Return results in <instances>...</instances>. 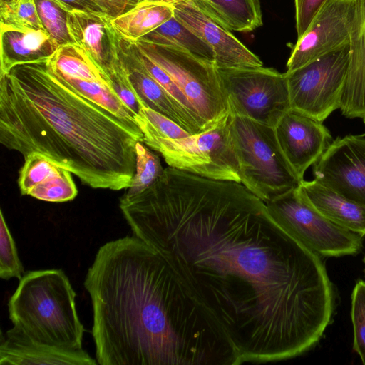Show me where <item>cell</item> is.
I'll return each instance as SVG.
<instances>
[{"instance_id": "cell-12", "label": "cell", "mask_w": 365, "mask_h": 365, "mask_svg": "<svg viewBox=\"0 0 365 365\" xmlns=\"http://www.w3.org/2000/svg\"><path fill=\"white\" fill-rule=\"evenodd\" d=\"M314 180L365 206V134L331 142L313 165Z\"/></svg>"}, {"instance_id": "cell-25", "label": "cell", "mask_w": 365, "mask_h": 365, "mask_svg": "<svg viewBox=\"0 0 365 365\" xmlns=\"http://www.w3.org/2000/svg\"><path fill=\"white\" fill-rule=\"evenodd\" d=\"M135 170L130 185L122 197L135 196L151 186L162 175L164 168L158 155L152 152L142 141L135 148Z\"/></svg>"}, {"instance_id": "cell-29", "label": "cell", "mask_w": 365, "mask_h": 365, "mask_svg": "<svg viewBox=\"0 0 365 365\" xmlns=\"http://www.w3.org/2000/svg\"><path fill=\"white\" fill-rule=\"evenodd\" d=\"M24 273V267L19 257L14 240L1 210L0 277L6 280L13 277L21 279Z\"/></svg>"}, {"instance_id": "cell-35", "label": "cell", "mask_w": 365, "mask_h": 365, "mask_svg": "<svg viewBox=\"0 0 365 365\" xmlns=\"http://www.w3.org/2000/svg\"><path fill=\"white\" fill-rule=\"evenodd\" d=\"M112 19L133 7L136 3L130 0H94Z\"/></svg>"}, {"instance_id": "cell-33", "label": "cell", "mask_w": 365, "mask_h": 365, "mask_svg": "<svg viewBox=\"0 0 365 365\" xmlns=\"http://www.w3.org/2000/svg\"><path fill=\"white\" fill-rule=\"evenodd\" d=\"M327 0H294L295 22L297 38L309 26L314 16Z\"/></svg>"}, {"instance_id": "cell-41", "label": "cell", "mask_w": 365, "mask_h": 365, "mask_svg": "<svg viewBox=\"0 0 365 365\" xmlns=\"http://www.w3.org/2000/svg\"><path fill=\"white\" fill-rule=\"evenodd\" d=\"M202 8V7H201Z\"/></svg>"}, {"instance_id": "cell-22", "label": "cell", "mask_w": 365, "mask_h": 365, "mask_svg": "<svg viewBox=\"0 0 365 365\" xmlns=\"http://www.w3.org/2000/svg\"><path fill=\"white\" fill-rule=\"evenodd\" d=\"M174 16L173 6L160 2L140 1L110 23L118 34L136 41Z\"/></svg>"}, {"instance_id": "cell-20", "label": "cell", "mask_w": 365, "mask_h": 365, "mask_svg": "<svg viewBox=\"0 0 365 365\" xmlns=\"http://www.w3.org/2000/svg\"><path fill=\"white\" fill-rule=\"evenodd\" d=\"M0 75L14 67L47 61L58 46L43 29L0 24Z\"/></svg>"}, {"instance_id": "cell-1", "label": "cell", "mask_w": 365, "mask_h": 365, "mask_svg": "<svg viewBox=\"0 0 365 365\" xmlns=\"http://www.w3.org/2000/svg\"><path fill=\"white\" fill-rule=\"evenodd\" d=\"M119 206L133 235L165 259L242 364L295 357L323 335L334 292L319 255L242 183L169 166Z\"/></svg>"}, {"instance_id": "cell-30", "label": "cell", "mask_w": 365, "mask_h": 365, "mask_svg": "<svg viewBox=\"0 0 365 365\" xmlns=\"http://www.w3.org/2000/svg\"><path fill=\"white\" fill-rule=\"evenodd\" d=\"M109 83L120 99L135 115L145 106L132 88L118 56V40L110 67L106 73Z\"/></svg>"}, {"instance_id": "cell-21", "label": "cell", "mask_w": 365, "mask_h": 365, "mask_svg": "<svg viewBox=\"0 0 365 365\" xmlns=\"http://www.w3.org/2000/svg\"><path fill=\"white\" fill-rule=\"evenodd\" d=\"M299 188L308 201L329 220L361 236L365 235V206L314 179L312 181L302 180Z\"/></svg>"}, {"instance_id": "cell-11", "label": "cell", "mask_w": 365, "mask_h": 365, "mask_svg": "<svg viewBox=\"0 0 365 365\" xmlns=\"http://www.w3.org/2000/svg\"><path fill=\"white\" fill-rule=\"evenodd\" d=\"M354 0H327L304 34L292 44L286 73L349 43Z\"/></svg>"}, {"instance_id": "cell-3", "label": "cell", "mask_w": 365, "mask_h": 365, "mask_svg": "<svg viewBox=\"0 0 365 365\" xmlns=\"http://www.w3.org/2000/svg\"><path fill=\"white\" fill-rule=\"evenodd\" d=\"M138 141L137 124L72 90L46 61L0 75V143L24 158L41 153L91 187L120 190L131 184Z\"/></svg>"}, {"instance_id": "cell-26", "label": "cell", "mask_w": 365, "mask_h": 365, "mask_svg": "<svg viewBox=\"0 0 365 365\" xmlns=\"http://www.w3.org/2000/svg\"><path fill=\"white\" fill-rule=\"evenodd\" d=\"M135 120L143 137L176 140L192 135L171 119L146 106L141 108Z\"/></svg>"}, {"instance_id": "cell-15", "label": "cell", "mask_w": 365, "mask_h": 365, "mask_svg": "<svg viewBox=\"0 0 365 365\" xmlns=\"http://www.w3.org/2000/svg\"><path fill=\"white\" fill-rule=\"evenodd\" d=\"M118 51L128 81L145 106L171 119L191 134L202 132L193 116L148 73L130 42L118 34Z\"/></svg>"}, {"instance_id": "cell-40", "label": "cell", "mask_w": 365, "mask_h": 365, "mask_svg": "<svg viewBox=\"0 0 365 365\" xmlns=\"http://www.w3.org/2000/svg\"><path fill=\"white\" fill-rule=\"evenodd\" d=\"M364 262L365 264V256H364ZM364 271H365V269H364Z\"/></svg>"}, {"instance_id": "cell-32", "label": "cell", "mask_w": 365, "mask_h": 365, "mask_svg": "<svg viewBox=\"0 0 365 365\" xmlns=\"http://www.w3.org/2000/svg\"><path fill=\"white\" fill-rule=\"evenodd\" d=\"M128 41L148 73L166 91L178 104L192 115L186 98L169 75L160 66L143 53L133 41Z\"/></svg>"}, {"instance_id": "cell-18", "label": "cell", "mask_w": 365, "mask_h": 365, "mask_svg": "<svg viewBox=\"0 0 365 365\" xmlns=\"http://www.w3.org/2000/svg\"><path fill=\"white\" fill-rule=\"evenodd\" d=\"M105 12L73 10L67 14V28L73 43L94 60L106 73L115 54L118 34Z\"/></svg>"}, {"instance_id": "cell-8", "label": "cell", "mask_w": 365, "mask_h": 365, "mask_svg": "<svg viewBox=\"0 0 365 365\" xmlns=\"http://www.w3.org/2000/svg\"><path fill=\"white\" fill-rule=\"evenodd\" d=\"M272 217L311 251L326 257L354 255L361 235L333 222L319 212L298 187L265 203Z\"/></svg>"}, {"instance_id": "cell-17", "label": "cell", "mask_w": 365, "mask_h": 365, "mask_svg": "<svg viewBox=\"0 0 365 365\" xmlns=\"http://www.w3.org/2000/svg\"><path fill=\"white\" fill-rule=\"evenodd\" d=\"M83 349L71 350L35 341L15 327L1 335L0 365H96Z\"/></svg>"}, {"instance_id": "cell-34", "label": "cell", "mask_w": 365, "mask_h": 365, "mask_svg": "<svg viewBox=\"0 0 365 365\" xmlns=\"http://www.w3.org/2000/svg\"><path fill=\"white\" fill-rule=\"evenodd\" d=\"M67 12L81 10L93 12H104L94 0H52Z\"/></svg>"}, {"instance_id": "cell-38", "label": "cell", "mask_w": 365, "mask_h": 365, "mask_svg": "<svg viewBox=\"0 0 365 365\" xmlns=\"http://www.w3.org/2000/svg\"><path fill=\"white\" fill-rule=\"evenodd\" d=\"M130 1H133L135 3H137V2L140 1V0H130Z\"/></svg>"}, {"instance_id": "cell-6", "label": "cell", "mask_w": 365, "mask_h": 365, "mask_svg": "<svg viewBox=\"0 0 365 365\" xmlns=\"http://www.w3.org/2000/svg\"><path fill=\"white\" fill-rule=\"evenodd\" d=\"M133 42L172 78L186 98L190 112L202 131L212 128L230 114L215 63L180 48L143 41Z\"/></svg>"}, {"instance_id": "cell-31", "label": "cell", "mask_w": 365, "mask_h": 365, "mask_svg": "<svg viewBox=\"0 0 365 365\" xmlns=\"http://www.w3.org/2000/svg\"><path fill=\"white\" fill-rule=\"evenodd\" d=\"M351 318L354 330L353 349L365 365V281L359 280L351 294Z\"/></svg>"}, {"instance_id": "cell-14", "label": "cell", "mask_w": 365, "mask_h": 365, "mask_svg": "<svg viewBox=\"0 0 365 365\" xmlns=\"http://www.w3.org/2000/svg\"><path fill=\"white\" fill-rule=\"evenodd\" d=\"M279 146L301 180L311 165L323 155L332 137L322 123L289 109L274 127Z\"/></svg>"}, {"instance_id": "cell-39", "label": "cell", "mask_w": 365, "mask_h": 365, "mask_svg": "<svg viewBox=\"0 0 365 365\" xmlns=\"http://www.w3.org/2000/svg\"><path fill=\"white\" fill-rule=\"evenodd\" d=\"M363 121H364V125H365V118H363Z\"/></svg>"}, {"instance_id": "cell-37", "label": "cell", "mask_w": 365, "mask_h": 365, "mask_svg": "<svg viewBox=\"0 0 365 365\" xmlns=\"http://www.w3.org/2000/svg\"><path fill=\"white\" fill-rule=\"evenodd\" d=\"M9 1H11V0H0V3Z\"/></svg>"}, {"instance_id": "cell-28", "label": "cell", "mask_w": 365, "mask_h": 365, "mask_svg": "<svg viewBox=\"0 0 365 365\" xmlns=\"http://www.w3.org/2000/svg\"><path fill=\"white\" fill-rule=\"evenodd\" d=\"M0 24L44 30L34 0L0 3Z\"/></svg>"}, {"instance_id": "cell-36", "label": "cell", "mask_w": 365, "mask_h": 365, "mask_svg": "<svg viewBox=\"0 0 365 365\" xmlns=\"http://www.w3.org/2000/svg\"><path fill=\"white\" fill-rule=\"evenodd\" d=\"M140 1H142V0H140ZM143 1H153V2H160V3H165V4H172V5H173L174 4L178 3L179 1H187L193 2L200 9H201V7H202V4H201V1L200 0H143Z\"/></svg>"}, {"instance_id": "cell-5", "label": "cell", "mask_w": 365, "mask_h": 365, "mask_svg": "<svg viewBox=\"0 0 365 365\" xmlns=\"http://www.w3.org/2000/svg\"><path fill=\"white\" fill-rule=\"evenodd\" d=\"M230 130L241 183L265 203L302 180L284 156L274 127L230 111Z\"/></svg>"}, {"instance_id": "cell-9", "label": "cell", "mask_w": 365, "mask_h": 365, "mask_svg": "<svg viewBox=\"0 0 365 365\" xmlns=\"http://www.w3.org/2000/svg\"><path fill=\"white\" fill-rule=\"evenodd\" d=\"M218 71L231 113L275 127L291 109L285 73L263 66Z\"/></svg>"}, {"instance_id": "cell-4", "label": "cell", "mask_w": 365, "mask_h": 365, "mask_svg": "<svg viewBox=\"0 0 365 365\" xmlns=\"http://www.w3.org/2000/svg\"><path fill=\"white\" fill-rule=\"evenodd\" d=\"M76 297L62 269L26 272L9 300V319L35 341L82 349L85 329L78 316Z\"/></svg>"}, {"instance_id": "cell-19", "label": "cell", "mask_w": 365, "mask_h": 365, "mask_svg": "<svg viewBox=\"0 0 365 365\" xmlns=\"http://www.w3.org/2000/svg\"><path fill=\"white\" fill-rule=\"evenodd\" d=\"M349 61L340 110L348 118H365V0H354Z\"/></svg>"}, {"instance_id": "cell-16", "label": "cell", "mask_w": 365, "mask_h": 365, "mask_svg": "<svg viewBox=\"0 0 365 365\" xmlns=\"http://www.w3.org/2000/svg\"><path fill=\"white\" fill-rule=\"evenodd\" d=\"M18 184L21 195L46 202L71 201L78 194L71 173L36 152L24 157Z\"/></svg>"}, {"instance_id": "cell-13", "label": "cell", "mask_w": 365, "mask_h": 365, "mask_svg": "<svg viewBox=\"0 0 365 365\" xmlns=\"http://www.w3.org/2000/svg\"><path fill=\"white\" fill-rule=\"evenodd\" d=\"M175 17L212 50L218 68L263 66L260 58L192 1L174 4Z\"/></svg>"}, {"instance_id": "cell-2", "label": "cell", "mask_w": 365, "mask_h": 365, "mask_svg": "<svg viewBox=\"0 0 365 365\" xmlns=\"http://www.w3.org/2000/svg\"><path fill=\"white\" fill-rule=\"evenodd\" d=\"M84 287L101 365L241 364L165 259L134 235L100 247Z\"/></svg>"}, {"instance_id": "cell-24", "label": "cell", "mask_w": 365, "mask_h": 365, "mask_svg": "<svg viewBox=\"0 0 365 365\" xmlns=\"http://www.w3.org/2000/svg\"><path fill=\"white\" fill-rule=\"evenodd\" d=\"M138 41L180 48L198 58L215 63L212 48L175 16Z\"/></svg>"}, {"instance_id": "cell-23", "label": "cell", "mask_w": 365, "mask_h": 365, "mask_svg": "<svg viewBox=\"0 0 365 365\" xmlns=\"http://www.w3.org/2000/svg\"><path fill=\"white\" fill-rule=\"evenodd\" d=\"M201 9L230 31L250 32L262 25L259 0H200Z\"/></svg>"}, {"instance_id": "cell-10", "label": "cell", "mask_w": 365, "mask_h": 365, "mask_svg": "<svg viewBox=\"0 0 365 365\" xmlns=\"http://www.w3.org/2000/svg\"><path fill=\"white\" fill-rule=\"evenodd\" d=\"M349 61V43L285 73L291 108L323 123L339 109Z\"/></svg>"}, {"instance_id": "cell-27", "label": "cell", "mask_w": 365, "mask_h": 365, "mask_svg": "<svg viewBox=\"0 0 365 365\" xmlns=\"http://www.w3.org/2000/svg\"><path fill=\"white\" fill-rule=\"evenodd\" d=\"M44 30L59 46L73 43L67 28L68 12L52 0H34Z\"/></svg>"}, {"instance_id": "cell-7", "label": "cell", "mask_w": 365, "mask_h": 365, "mask_svg": "<svg viewBox=\"0 0 365 365\" xmlns=\"http://www.w3.org/2000/svg\"><path fill=\"white\" fill-rule=\"evenodd\" d=\"M229 120L230 114L212 128L183 138L145 136L143 143L158 152L170 167L207 178L241 183Z\"/></svg>"}]
</instances>
